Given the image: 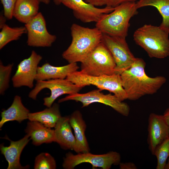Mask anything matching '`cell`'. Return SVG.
I'll use <instances>...</instances> for the list:
<instances>
[{
  "mask_svg": "<svg viewBox=\"0 0 169 169\" xmlns=\"http://www.w3.org/2000/svg\"><path fill=\"white\" fill-rule=\"evenodd\" d=\"M146 65L143 59L136 58L131 67L120 74L128 100H136L145 95L154 94L166 82L164 76L147 75L145 70Z\"/></svg>",
  "mask_w": 169,
  "mask_h": 169,
  "instance_id": "6da1fadb",
  "label": "cell"
},
{
  "mask_svg": "<svg viewBox=\"0 0 169 169\" xmlns=\"http://www.w3.org/2000/svg\"><path fill=\"white\" fill-rule=\"evenodd\" d=\"M71 43L62 54L69 63L81 62L101 41L103 33L95 27L90 28L76 23L70 28Z\"/></svg>",
  "mask_w": 169,
  "mask_h": 169,
  "instance_id": "7a4b0ae2",
  "label": "cell"
},
{
  "mask_svg": "<svg viewBox=\"0 0 169 169\" xmlns=\"http://www.w3.org/2000/svg\"><path fill=\"white\" fill-rule=\"evenodd\" d=\"M169 34L159 26L146 24L135 31L133 38L150 57L162 59L169 56Z\"/></svg>",
  "mask_w": 169,
  "mask_h": 169,
  "instance_id": "3957f363",
  "label": "cell"
},
{
  "mask_svg": "<svg viewBox=\"0 0 169 169\" xmlns=\"http://www.w3.org/2000/svg\"><path fill=\"white\" fill-rule=\"evenodd\" d=\"M136 2L122 3L111 12L105 14L96 23L95 27L103 34L126 38L131 19L137 14Z\"/></svg>",
  "mask_w": 169,
  "mask_h": 169,
  "instance_id": "277c9868",
  "label": "cell"
},
{
  "mask_svg": "<svg viewBox=\"0 0 169 169\" xmlns=\"http://www.w3.org/2000/svg\"><path fill=\"white\" fill-rule=\"evenodd\" d=\"M66 79L82 88L92 85L101 90H107L113 93L121 101L127 99L120 75L114 74L94 76L77 71L69 74Z\"/></svg>",
  "mask_w": 169,
  "mask_h": 169,
  "instance_id": "5b68a950",
  "label": "cell"
},
{
  "mask_svg": "<svg viewBox=\"0 0 169 169\" xmlns=\"http://www.w3.org/2000/svg\"><path fill=\"white\" fill-rule=\"evenodd\" d=\"M81 63L80 71L88 75L98 76L115 74L114 59L101 41Z\"/></svg>",
  "mask_w": 169,
  "mask_h": 169,
  "instance_id": "8992f818",
  "label": "cell"
},
{
  "mask_svg": "<svg viewBox=\"0 0 169 169\" xmlns=\"http://www.w3.org/2000/svg\"><path fill=\"white\" fill-rule=\"evenodd\" d=\"M120 161V154L115 151L102 154H94L88 152L75 155L69 152L64 158L62 166L64 169H73L81 163H88L92 165L93 169H110L113 165H119Z\"/></svg>",
  "mask_w": 169,
  "mask_h": 169,
  "instance_id": "52a82bcc",
  "label": "cell"
},
{
  "mask_svg": "<svg viewBox=\"0 0 169 169\" xmlns=\"http://www.w3.org/2000/svg\"><path fill=\"white\" fill-rule=\"evenodd\" d=\"M100 89L92 90L87 93H79L68 95L58 100L59 103L72 100L79 102L82 107L88 106L94 103H100L110 106L122 115L127 116L130 112V107L126 103L121 101L115 95L111 93L105 94Z\"/></svg>",
  "mask_w": 169,
  "mask_h": 169,
  "instance_id": "ba28073f",
  "label": "cell"
},
{
  "mask_svg": "<svg viewBox=\"0 0 169 169\" xmlns=\"http://www.w3.org/2000/svg\"><path fill=\"white\" fill-rule=\"evenodd\" d=\"M65 79H51L37 81L34 88L28 94L29 98L36 99L37 95L44 89L50 90L51 94L49 97L44 98V105L47 107L52 106L54 101L61 95H71L78 93L82 88Z\"/></svg>",
  "mask_w": 169,
  "mask_h": 169,
  "instance_id": "9c48e42d",
  "label": "cell"
},
{
  "mask_svg": "<svg viewBox=\"0 0 169 169\" xmlns=\"http://www.w3.org/2000/svg\"><path fill=\"white\" fill-rule=\"evenodd\" d=\"M125 38L103 33L101 42L109 49L116 64L115 74L120 75L129 69L136 59L131 51Z\"/></svg>",
  "mask_w": 169,
  "mask_h": 169,
  "instance_id": "30bf717a",
  "label": "cell"
},
{
  "mask_svg": "<svg viewBox=\"0 0 169 169\" xmlns=\"http://www.w3.org/2000/svg\"><path fill=\"white\" fill-rule=\"evenodd\" d=\"M25 27L28 34L27 43L29 46L50 47L56 39L55 35L48 32L45 18L41 12L25 24Z\"/></svg>",
  "mask_w": 169,
  "mask_h": 169,
  "instance_id": "8fae6325",
  "label": "cell"
},
{
  "mask_svg": "<svg viewBox=\"0 0 169 169\" xmlns=\"http://www.w3.org/2000/svg\"><path fill=\"white\" fill-rule=\"evenodd\" d=\"M42 59L41 55L33 50L28 58L21 61L12 79L13 87L17 88L24 86L32 88L34 81L35 80L38 66Z\"/></svg>",
  "mask_w": 169,
  "mask_h": 169,
  "instance_id": "7c38bea8",
  "label": "cell"
},
{
  "mask_svg": "<svg viewBox=\"0 0 169 169\" xmlns=\"http://www.w3.org/2000/svg\"><path fill=\"white\" fill-rule=\"evenodd\" d=\"M61 3L72 10L76 18L85 23H97L105 14L111 12L115 8L105 6L99 8L84 0H62Z\"/></svg>",
  "mask_w": 169,
  "mask_h": 169,
  "instance_id": "4fadbf2b",
  "label": "cell"
},
{
  "mask_svg": "<svg viewBox=\"0 0 169 169\" xmlns=\"http://www.w3.org/2000/svg\"><path fill=\"white\" fill-rule=\"evenodd\" d=\"M148 148L153 155L156 147L169 137V128L163 115L152 113L148 119Z\"/></svg>",
  "mask_w": 169,
  "mask_h": 169,
  "instance_id": "5bb4252c",
  "label": "cell"
},
{
  "mask_svg": "<svg viewBox=\"0 0 169 169\" xmlns=\"http://www.w3.org/2000/svg\"><path fill=\"white\" fill-rule=\"evenodd\" d=\"M4 138L9 140L10 145L5 146L3 145H0V151L8 163L7 169H24L28 168V166H22L20 162V156L26 146L31 139L27 134L21 139L13 141L6 136Z\"/></svg>",
  "mask_w": 169,
  "mask_h": 169,
  "instance_id": "9a60e30c",
  "label": "cell"
},
{
  "mask_svg": "<svg viewBox=\"0 0 169 169\" xmlns=\"http://www.w3.org/2000/svg\"><path fill=\"white\" fill-rule=\"evenodd\" d=\"M79 68L76 63H69L61 66H55L46 63L38 66L35 80L65 79L70 74L78 71Z\"/></svg>",
  "mask_w": 169,
  "mask_h": 169,
  "instance_id": "2e32d148",
  "label": "cell"
},
{
  "mask_svg": "<svg viewBox=\"0 0 169 169\" xmlns=\"http://www.w3.org/2000/svg\"><path fill=\"white\" fill-rule=\"evenodd\" d=\"M69 120L76 140L74 151L77 153L90 152V148L85 135L87 126L82 113L79 110H75L69 116Z\"/></svg>",
  "mask_w": 169,
  "mask_h": 169,
  "instance_id": "e0dca14e",
  "label": "cell"
},
{
  "mask_svg": "<svg viewBox=\"0 0 169 169\" xmlns=\"http://www.w3.org/2000/svg\"><path fill=\"white\" fill-rule=\"evenodd\" d=\"M54 128V142L64 150L74 151L76 140L72 132L69 116H62Z\"/></svg>",
  "mask_w": 169,
  "mask_h": 169,
  "instance_id": "ac0fdd59",
  "label": "cell"
},
{
  "mask_svg": "<svg viewBox=\"0 0 169 169\" xmlns=\"http://www.w3.org/2000/svg\"><path fill=\"white\" fill-rule=\"evenodd\" d=\"M25 131L32 140L33 144L35 146L54 142V130L39 122L29 120Z\"/></svg>",
  "mask_w": 169,
  "mask_h": 169,
  "instance_id": "d6986e66",
  "label": "cell"
},
{
  "mask_svg": "<svg viewBox=\"0 0 169 169\" xmlns=\"http://www.w3.org/2000/svg\"><path fill=\"white\" fill-rule=\"evenodd\" d=\"M30 113L29 110L23 105L21 97L18 95H15L11 105L1 113L0 128L9 121H16L21 123L28 119Z\"/></svg>",
  "mask_w": 169,
  "mask_h": 169,
  "instance_id": "ffe728a7",
  "label": "cell"
},
{
  "mask_svg": "<svg viewBox=\"0 0 169 169\" xmlns=\"http://www.w3.org/2000/svg\"><path fill=\"white\" fill-rule=\"evenodd\" d=\"M40 3L39 0H17L13 17L21 23H27L38 13Z\"/></svg>",
  "mask_w": 169,
  "mask_h": 169,
  "instance_id": "44dd1931",
  "label": "cell"
},
{
  "mask_svg": "<svg viewBox=\"0 0 169 169\" xmlns=\"http://www.w3.org/2000/svg\"><path fill=\"white\" fill-rule=\"evenodd\" d=\"M61 117L59 105L54 103L50 107L42 111L30 113L28 119L30 121L39 122L47 127L52 128L55 127Z\"/></svg>",
  "mask_w": 169,
  "mask_h": 169,
  "instance_id": "7402d4cb",
  "label": "cell"
},
{
  "mask_svg": "<svg viewBox=\"0 0 169 169\" xmlns=\"http://www.w3.org/2000/svg\"><path fill=\"white\" fill-rule=\"evenodd\" d=\"M136 4L138 9L149 6L155 7L162 17L159 26L169 34V0H139Z\"/></svg>",
  "mask_w": 169,
  "mask_h": 169,
  "instance_id": "603a6c76",
  "label": "cell"
},
{
  "mask_svg": "<svg viewBox=\"0 0 169 169\" xmlns=\"http://www.w3.org/2000/svg\"><path fill=\"white\" fill-rule=\"evenodd\" d=\"M0 49L9 43L18 39L23 34L27 33L25 27L11 28L5 24L1 28Z\"/></svg>",
  "mask_w": 169,
  "mask_h": 169,
  "instance_id": "cb8c5ba5",
  "label": "cell"
},
{
  "mask_svg": "<svg viewBox=\"0 0 169 169\" xmlns=\"http://www.w3.org/2000/svg\"><path fill=\"white\" fill-rule=\"evenodd\" d=\"M157 159L156 169H165L166 161L169 157V137L156 148L153 154Z\"/></svg>",
  "mask_w": 169,
  "mask_h": 169,
  "instance_id": "d4e9b609",
  "label": "cell"
},
{
  "mask_svg": "<svg viewBox=\"0 0 169 169\" xmlns=\"http://www.w3.org/2000/svg\"><path fill=\"white\" fill-rule=\"evenodd\" d=\"M56 167L54 157L49 153H41L35 158L34 166L35 169H54Z\"/></svg>",
  "mask_w": 169,
  "mask_h": 169,
  "instance_id": "484cf974",
  "label": "cell"
},
{
  "mask_svg": "<svg viewBox=\"0 0 169 169\" xmlns=\"http://www.w3.org/2000/svg\"><path fill=\"white\" fill-rule=\"evenodd\" d=\"M13 64L4 65L2 62H0V94L3 95L9 87L11 74Z\"/></svg>",
  "mask_w": 169,
  "mask_h": 169,
  "instance_id": "4316f807",
  "label": "cell"
},
{
  "mask_svg": "<svg viewBox=\"0 0 169 169\" xmlns=\"http://www.w3.org/2000/svg\"><path fill=\"white\" fill-rule=\"evenodd\" d=\"M17 0H0L3 8V15L7 19L13 17V12Z\"/></svg>",
  "mask_w": 169,
  "mask_h": 169,
  "instance_id": "83f0119b",
  "label": "cell"
},
{
  "mask_svg": "<svg viewBox=\"0 0 169 169\" xmlns=\"http://www.w3.org/2000/svg\"><path fill=\"white\" fill-rule=\"evenodd\" d=\"M106 6L115 8L119 5L125 3L135 2L139 0H106Z\"/></svg>",
  "mask_w": 169,
  "mask_h": 169,
  "instance_id": "f1b7e54d",
  "label": "cell"
},
{
  "mask_svg": "<svg viewBox=\"0 0 169 169\" xmlns=\"http://www.w3.org/2000/svg\"><path fill=\"white\" fill-rule=\"evenodd\" d=\"M120 169H137L136 165L132 162H120L119 164Z\"/></svg>",
  "mask_w": 169,
  "mask_h": 169,
  "instance_id": "f546056e",
  "label": "cell"
},
{
  "mask_svg": "<svg viewBox=\"0 0 169 169\" xmlns=\"http://www.w3.org/2000/svg\"><path fill=\"white\" fill-rule=\"evenodd\" d=\"M86 2L95 7H101L106 5V0H84Z\"/></svg>",
  "mask_w": 169,
  "mask_h": 169,
  "instance_id": "4dcf8cb0",
  "label": "cell"
},
{
  "mask_svg": "<svg viewBox=\"0 0 169 169\" xmlns=\"http://www.w3.org/2000/svg\"><path fill=\"white\" fill-rule=\"evenodd\" d=\"M169 128V107L166 109L163 115Z\"/></svg>",
  "mask_w": 169,
  "mask_h": 169,
  "instance_id": "1f68e13d",
  "label": "cell"
},
{
  "mask_svg": "<svg viewBox=\"0 0 169 169\" xmlns=\"http://www.w3.org/2000/svg\"><path fill=\"white\" fill-rule=\"evenodd\" d=\"M6 19H7L4 16L3 14V15H2L1 16H0V28L5 24V22L6 21Z\"/></svg>",
  "mask_w": 169,
  "mask_h": 169,
  "instance_id": "d6a6232c",
  "label": "cell"
},
{
  "mask_svg": "<svg viewBox=\"0 0 169 169\" xmlns=\"http://www.w3.org/2000/svg\"><path fill=\"white\" fill-rule=\"evenodd\" d=\"M62 0H53L54 2L56 5H59L61 4Z\"/></svg>",
  "mask_w": 169,
  "mask_h": 169,
  "instance_id": "836d02e7",
  "label": "cell"
},
{
  "mask_svg": "<svg viewBox=\"0 0 169 169\" xmlns=\"http://www.w3.org/2000/svg\"><path fill=\"white\" fill-rule=\"evenodd\" d=\"M40 2L42 3L46 4H49L50 2V0H39Z\"/></svg>",
  "mask_w": 169,
  "mask_h": 169,
  "instance_id": "e575fe53",
  "label": "cell"
},
{
  "mask_svg": "<svg viewBox=\"0 0 169 169\" xmlns=\"http://www.w3.org/2000/svg\"><path fill=\"white\" fill-rule=\"evenodd\" d=\"M168 161L165 165V169H169V157L168 158Z\"/></svg>",
  "mask_w": 169,
  "mask_h": 169,
  "instance_id": "d590c367",
  "label": "cell"
}]
</instances>
